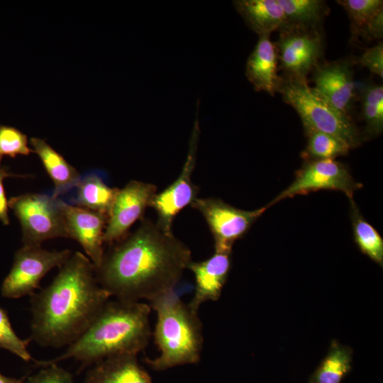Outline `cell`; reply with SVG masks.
Here are the masks:
<instances>
[{"mask_svg": "<svg viewBox=\"0 0 383 383\" xmlns=\"http://www.w3.org/2000/svg\"><path fill=\"white\" fill-rule=\"evenodd\" d=\"M110 245L95 277L110 296L123 301L150 302L174 292L192 261L185 243L148 219Z\"/></svg>", "mask_w": 383, "mask_h": 383, "instance_id": "6da1fadb", "label": "cell"}, {"mask_svg": "<svg viewBox=\"0 0 383 383\" xmlns=\"http://www.w3.org/2000/svg\"><path fill=\"white\" fill-rule=\"evenodd\" d=\"M110 297L98 284L89 258L75 252L48 286L30 295L28 339L43 347L70 345L85 331Z\"/></svg>", "mask_w": 383, "mask_h": 383, "instance_id": "7a4b0ae2", "label": "cell"}, {"mask_svg": "<svg viewBox=\"0 0 383 383\" xmlns=\"http://www.w3.org/2000/svg\"><path fill=\"white\" fill-rule=\"evenodd\" d=\"M150 305L142 301L109 299L65 353L48 360H34L35 365L45 367L74 358L87 367L117 354L138 355L150 338Z\"/></svg>", "mask_w": 383, "mask_h": 383, "instance_id": "3957f363", "label": "cell"}, {"mask_svg": "<svg viewBox=\"0 0 383 383\" xmlns=\"http://www.w3.org/2000/svg\"><path fill=\"white\" fill-rule=\"evenodd\" d=\"M157 316L153 333L160 355L147 358L153 370L198 363L203 348L202 323L198 311L183 302L174 292L150 301Z\"/></svg>", "mask_w": 383, "mask_h": 383, "instance_id": "277c9868", "label": "cell"}, {"mask_svg": "<svg viewBox=\"0 0 383 383\" xmlns=\"http://www.w3.org/2000/svg\"><path fill=\"white\" fill-rule=\"evenodd\" d=\"M278 92L299 113L304 127L335 135L351 148L360 144V135L351 117L336 109L306 79L282 77Z\"/></svg>", "mask_w": 383, "mask_h": 383, "instance_id": "5b68a950", "label": "cell"}, {"mask_svg": "<svg viewBox=\"0 0 383 383\" xmlns=\"http://www.w3.org/2000/svg\"><path fill=\"white\" fill-rule=\"evenodd\" d=\"M61 199L45 194L27 193L8 201L22 228L24 246H41L47 240L68 238Z\"/></svg>", "mask_w": 383, "mask_h": 383, "instance_id": "8992f818", "label": "cell"}, {"mask_svg": "<svg viewBox=\"0 0 383 383\" xmlns=\"http://www.w3.org/2000/svg\"><path fill=\"white\" fill-rule=\"evenodd\" d=\"M70 250L49 251L41 246H24L15 255L10 272L1 285L4 297L17 299L31 295L40 280L55 267H60L72 255Z\"/></svg>", "mask_w": 383, "mask_h": 383, "instance_id": "52a82bcc", "label": "cell"}, {"mask_svg": "<svg viewBox=\"0 0 383 383\" xmlns=\"http://www.w3.org/2000/svg\"><path fill=\"white\" fill-rule=\"evenodd\" d=\"M205 218L214 240L216 252H231L234 243L243 238L269 208L252 211L235 208L219 199L196 198L190 205Z\"/></svg>", "mask_w": 383, "mask_h": 383, "instance_id": "ba28073f", "label": "cell"}, {"mask_svg": "<svg viewBox=\"0 0 383 383\" xmlns=\"http://www.w3.org/2000/svg\"><path fill=\"white\" fill-rule=\"evenodd\" d=\"M347 167L335 159L306 160L296 172L292 184L278 194L267 206L296 195L307 194L318 190L343 192L350 199L354 192L362 188Z\"/></svg>", "mask_w": 383, "mask_h": 383, "instance_id": "9c48e42d", "label": "cell"}, {"mask_svg": "<svg viewBox=\"0 0 383 383\" xmlns=\"http://www.w3.org/2000/svg\"><path fill=\"white\" fill-rule=\"evenodd\" d=\"M286 77L306 79L322 53V38L316 28H287L275 44Z\"/></svg>", "mask_w": 383, "mask_h": 383, "instance_id": "30bf717a", "label": "cell"}, {"mask_svg": "<svg viewBox=\"0 0 383 383\" xmlns=\"http://www.w3.org/2000/svg\"><path fill=\"white\" fill-rule=\"evenodd\" d=\"M199 135L198 123H195L190 140L189 150L182 172L168 187L157 193L150 206L157 213V224L165 231L172 233L173 220L186 206L197 198L198 187L193 184L192 175L195 167L197 143Z\"/></svg>", "mask_w": 383, "mask_h": 383, "instance_id": "8fae6325", "label": "cell"}, {"mask_svg": "<svg viewBox=\"0 0 383 383\" xmlns=\"http://www.w3.org/2000/svg\"><path fill=\"white\" fill-rule=\"evenodd\" d=\"M156 194L155 185L136 180L120 189L109 216L104 243L111 245L124 238L132 225L143 217Z\"/></svg>", "mask_w": 383, "mask_h": 383, "instance_id": "7c38bea8", "label": "cell"}, {"mask_svg": "<svg viewBox=\"0 0 383 383\" xmlns=\"http://www.w3.org/2000/svg\"><path fill=\"white\" fill-rule=\"evenodd\" d=\"M68 238L77 240L89 256L94 268L104 255V235L109 216L100 212L68 204L61 200Z\"/></svg>", "mask_w": 383, "mask_h": 383, "instance_id": "4fadbf2b", "label": "cell"}, {"mask_svg": "<svg viewBox=\"0 0 383 383\" xmlns=\"http://www.w3.org/2000/svg\"><path fill=\"white\" fill-rule=\"evenodd\" d=\"M313 87L336 109L350 116L355 99V83L348 60L317 64L313 68Z\"/></svg>", "mask_w": 383, "mask_h": 383, "instance_id": "5bb4252c", "label": "cell"}, {"mask_svg": "<svg viewBox=\"0 0 383 383\" xmlns=\"http://www.w3.org/2000/svg\"><path fill=\"white\" fill-rule=\"evenodd\" d=\"M231 267V252H216L201 262L191 261L187 269L195 279V291L188 304L198 311L201 305L209 301H217L227 281Z\"/></svg>", "mask_w": 383, "mask_h": 383, "instance_id": "9a60e30c", "label": "cell"}, {"mask_svg": "<svg viewBox=\"0 0 383 383\" xmlns=\"http://www.w3.org/2000/svg\"><path fill=\"white\" fill-rule=\"evenodd\" d=\"M277 48L270 35L259 36L245 66V76L255 91L272 96L278 92L282 77L277 74Z\"/></svg>", "mask_w": 383, "mask_h": 383, "instance_id": "2e32d148", "label": "cell"}, {"mask_svg": "<svg viewBox=\"0 0 383 383\" xmlns=\"http://www.w3.org/2000/svg\"><path fill=\"white\" fill-rule=\"evenodd\" d=\"M137 355L121 353L97 362L88 371L84 383H153Z\"/></svg>", "mask_w": 383, "mask_h": 383, "instance_id": "e0dca14e", "label": "cell"}, {"mask_svg": "<svg viewBox=\"0 0 383 383\" xmlns=\"http://www.w3.org/2000/svg\"><path fill=\"white\" fill-rule=\"evenodd\" d=\"M236 11L249 28L259 36L270 35L287 28V20L278 0H236Z\"/></svg>", "mask_w": 383, "mask_h": 383, "instance_id": "ac0fdd59", "label": "cell"}, {"mask_svg": "<svg viewBox=\"0 0 383 383\" xmlns=\"http://www.w3.org/2000/svg\"><path fill=\"white\" fill-rule=\"evenodd\" d=\"M30 143L33 152L38 155L54 183L55 188L52 194L54 198H58L77 187L82 176L62 155L41 138H31Z\"/></svg>", "mask_w": 383, "mask_h": 383, "instance_id": "d6986e66", "label": "cell"}, {"mask_svg": "<svg viewBox=\"0 0 383 383\" xmlns=\"http://www.w3.org/2000/svg\"><path fill=\"white\" fill-rule=\"evenodd\" d=\"M73 204L109 216L119 189L108 186L94 172L81 177Z\"/></svg>", "mask_w": 383, "mask_h": 383, "instance_id": "ffe728a7", "label": "cell"}, {"mask_svg": "<svg viewBox=\"0 0 383 383\" xmlns=\"http://www.w3.org/2000/svg\"><path fill=\"white\" fill-rule=\"evenodd\" d=\"M353 350L332 340L327 355L312 374L310 383H340L352 368Z\"/></svg>", "mask_w": 383, "mask_h": 383, "instance_id": "44dd1931", "label": "cell"}, {"mask_svg": "<svg viewBox=\"0 0 383 383\" xmlns=\"http://www.w3.org/2000/svg\"><path fill=\"white\" fill-rule=\"evenodd\" d=\"M350 201L354 240L364 255L382 267L383 239L378 231L364 218L353 199Z\"/></svg>", "mask_w": 383, "mask_h": 383, "instance_id": "7402d4cb", "label": "cell"}, {"mask_svg": "<svg viewBox=\"0 0 383 383\" xmlns=\"http://www.w3.org/2000/svg\"><path fill=\"white\" fill-rule=\"evenodd\" d=\"M287 20V28H316L327 13L321 0H278Z\"/></svg>", "mask_w": 383, "mask_h": 383, "instance_id": "603a6c76", "label": "cell"}, {"mask_svg": "<svg viewBox=\"0 0 383 383\" xmlns=\"http://www.w3.org/2000/svg\"><path fill=\"white\" fill-rule=\"evenodd\" d=\"M304 128L307 137L303 155L306 160L335 159L348 154L351 149L347 143L335 135L310 127Z\"/></svg>", "mask_w": 383, "mask_h": 383, "instance_id": "cb8c5ba5", "label": "cell"}, {"mask_svg": "<svg viewBox=\"0 0 383 383\" xmlns=\"http://www.w3.org/2000/svg\"><path fill=\"white\" fill-rule=\"evenodd\" d=\"M362 115L367 135L377 136L383 130L382 85L365 84L361 87Z\"/></svg>", "mask_w": 383, "mask_h": 383, "instance_id": "d4e9b609", "label": "cell"}, {"mask_svg": "<svg viewBox=\"0 0 383 383\" xmlns=\"http://www.w3.org/2000/svg\"><path fill=\"white\" fill-rule=\"evenodd\" d=\"M347 12L352 31L356 33L383 10L382 0H341L337 1Z\"/></svg>", "mask_w": 383, "mask_h": 383, "instance_id": "484cf974", "label": "cell"}, {"mask_svg": "<svg viewBox=\"0 0 383 383\" xmlns=\"http://www.w3.org/2000/svg\"><path fill=\"white\" fill-rule=\"evenodd\" d=\"M30 340H22L14 332L6 311L0 308V348L9 350L25 361L33 358L28 350Z\"/></svg>", "mask_w": 383, "mask_h": 383, "instance_id": "4316f807", "label": "cell"}, {"mask_svg": "<svg viewBox=\"0 0 383 383\" xmlns=\"http://www.w3.org/2000/svg\"><path fill=\"white\" fill-rule=\"evenodd\" d=\"M33 150L28 145V137L14 127L0 125V164L2 158L28 155Z\"/></svg>", "mask_w": 383, "mask_h": 383, "instance_id": "83f0119b", "label": "cell"}, {"mask_svg": "<svg viewBox=\"0 0 383 383\" xmlns=\"http://www.w3.org/2000/svg\"><path fill=\"white\" fill-rule=\"evenodd\" d=\"M25 383H75L72 375L57 364L43 367L35 374L26 377Z\"/></svg>", "mask_w": 383, "mask_h": 383, "instance_id": "f1b7e54d", "label": "cell"}, {"mask_svg": "<svg viewBox=\"0 0 383 383\" xmlns=\"http://www.w3.org/2000/svg\"><path fill=\"white\" fill-rule=\"evenodd\" d=\"M358 63L379 77L383 76V45L379 43L367 49L358 58Z\"/></svg>", "mask_w": 383, "mask_h": 383, "instance_id": "f546056e", "label": "cell"}, {"mask_svg": "<svg viewBox=\"0 0 383 383\" xmlns=\"http://www.w3.org/2000/svg\"><path fill=\"white\" fill-rule=\"evenodd\" d=\"M9 177H30V175L15 174L9 172L8 167L0 164V221L5 226L9 225L10 220L9 217V204L4 191V181L5 178Z\"/></svg>", "mask_w": 383, "mask_h": 383, "instance_id": "4dcf8cb0", "label": "cell"}, {"mask_svg": "<svg viewBox=\"0 0 383 383\" xmlns=\"http://www.w3.org/2000/svg\"><path fill=\"white\" fill-rule=\"evenodd\" d=\"M367 40H375L382 38L383 35V10L379 11L372 20L362 27L357 33Z\"/></svg>", "mask_w": 383, "mask_h": 383, "instance_id": "1f68e13d", "label": "cell"}, {"mask_svg": "<svg viewBox=\"0 0 383 383\" xmlns=\"http://www.w3.org/2000/svg\"><path fill=\"white\" fill-rule=\"evenodd\" d=\"M26 377L17 379L9 377L0 373V383H25Z\"/></svg>", "mask_w": 383, "mask_h": 383, "instance_id": "d6a6232c", "label": "cell"}]
</instances>
